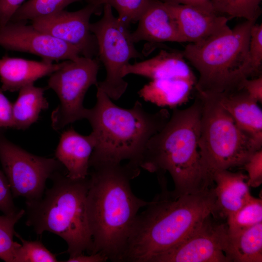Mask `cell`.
<instances>
[{"instance_id": "obj_1", "label": "cell", "mask_w": 262, "mask_h": 262, "mask_svg": "<svg viewBox=\"0 0 262 262\" xmlns=\"http://www.w3.org/2000/svg\"><path fill=\"white\" fill-rule=\"evenodd\" d=\"M140 169L129 162L90 166L86 200L92 239L90 254L100 253L108 260L121 262L139 210L148 203L136 196L130 185Z\"/></svg>"}, {"instance_id": "obj_2", "label": "cell", "mask_w": 262, "mask_h": 262, "mask_svg": "<svg viewBox=\"0 0 262 262\" xmlns=\"http://www.w3.org/2000/svg\"><path fill=\"white\" fill-rule=\"evenodd\" d=\"M159 181L162 190L138 213L121 262H150L180 242L214 211L213 186L181 194L169 191L165 178Z\"/></svg>"}, {"instance_id": "obj_3", "label": "cell", "mask_w": 262, "mask_h": 262, "mask_svg": "<svg viewBox=\"0 0 262 262\" xmlns=\"http://www.w3.org/2000/svg\"><path fill=\"white\" fill-rule=\"evenodd\" d=\"M201 109L197 95L189 107L173 109L165 125L148 141L139 163L140 168L158 177L169 173L176 193H195L214 186L199 151Z\"/></svg>"}, {"instance_id": "obj_4", "label": "cell", "mask_w": 262, "mask_h": 262, "mask_svg": "<svg viewBox=\"0 0 262 262\" xmlns=\"http://www.w3.org/2000/svg\"><path fill=\"white\" fill-rule=\"evenodd\" d=\"M97 88L96 104L87 108L85 118L92 127L90 134L95 144L89 166L127 160L140 167L148 141L168 121V111L162 108L150 113L138 100L131 108H123L115 105L100 88Z\"/></svg>"}, {"instance_id": "obj_5", "label": "cell", "mask_w": 262, "mask_h": 262, "mask_svg": "<svg viewBox=\"0 0 262 262\" xmlns=\"http://www.w3.org/2000/svg\"><path fill=\"white\" fill-rule=\"evenodd\" d=\"M52 186L39 199L26 201V224L37 234L49 231L66 241L69 257L87 251L92 239L89 228L86 200L88 176L74 180L60 171L50 178Z\"/></svg>"}, {"instance_id": "obj_6", "label": "cell", "mask_w": 262, "mask_h": 262, "mask_svg": "<svg viewBox=\"0 0 262 262\" xmlns=\"http://www.w3.org/2000/svg\"><path fill=\"white\" fill-rule=\"evenodd\" d=\"M255 22L245 20L228 32L185 46L183 56L199 74L197 92H229L241 88L245 79L256 77L248 61L250 31Z\"/></svg>"}, {"instance_id": "obj_7", "label": "cell", "mask_w": 262, "mask_h": 262, "mask_svg": "<svg viewBox=\"0 0 262 262\" xmlns=\"http://www.w3.org/2000/svg\"><path fill=\"white\" fill-rule=\"evenodd\" d=\"M197 95L202 102L199 151L203 168L213 180L214 171L243 166L262 148L237 127L214 94Z\"/></svg>"}, {"instance_id": "obj_8", "label": "cell", "mask_w": 262, "mask_h": 262, "mask_svg": "<svg viewBox=\"0 0 262 262\" xmlns=\"http://www.w3.org/2000/svg\"><path fill=\"white\" fill-rule=\"evenodd\" d=\"M129 27L114 16L108 4L103 6L101 18L90 25L97 42V57L106 72L104 80L98 82L96 87L112 100H118L127 89L128 83L123 74L124 67L131 59L143 57L135 47Z\"/></svg>"}, {"instance_id": "obj_9", "label": "cell", "mask_w": 262, "mask_h": 262, "mask_svg": "<svg viewBox=\"0 0 262 262\" xmlns=\"http://www.w3.org/2000/svg\"><path fill=\"white\" fill-rule=\"evenodd\" d=\"M100 61L97 57L80 56L64 61L62 66L49 75L48 87L57 94L59 104L51 115L52 128L58 131L67 125L85 119L83 99L88 89L98 83Z\"/></svg>"}, {"instance_id": "obj_10", "label": "cell", "mask_w": 262, "mask_h": 262, "mask_svg": "<svg viewBox=\"0 0 262 262\" xmlns=\"http://www.w3.org/2000/svg\"><path fill=\"white\" fill-rule=\"evenodd\" d=\"M0 161L13 197L40 198L47 180L63 166L56 159L31 154L9 140L0 129Z\"/></svg>"}, {"instance_id": "obj_11", "label": "cell", "mask_w": 262, "mask_h": 262, "mask_svg": "<svg viewBox=\"0 0 262 262\" xmlns=\"http://www.w3.org/2000/svg\"><path fill=\"white\" fill-rule=\"evenodd\" d=\"M222 220L208 215L180 242L150 262H229L224 253L228 227Z\"/></svg>"}, {"instance_id": "obj_12", "label": "cell", "mask_w": 262, "mask_h": 262, "mask_svg": "<svg viewBox=\"0 0 262 262\" xmlns=\"http://www.w3.org/2000/svg\"><path fill=\"white\" fill-rule=\"evenodd\" d=\"M85 1L87 4L78 11L68 12L64 9L38 17L31 20L32 25L75 48L81 56L97 57L98 44L90 30V19L93 14H100L103 7Z\"/></svg>"}, {"instance_id": "obj_13", "label": "cell", "mask_w": 262, "mask_h": 262, "mask_svg": "<svg viewBox=\"0 0 262 262\" xmlns=\"http://www.w3.org/2000/svg\"><path fill=\"white\" fill-rule=\"evenodd\" d=\"M0 46L8 50L36 55L49 61L74 60L81 56L71 45L42 32L26 21L0 26Z\"/></svg>"}, {"instance_id": "obj_14", "label": "cell", "mask_w": 262, "mask_h": 262, "mask_svg": "<svg viewBox=\"0 0 262 262\" xmlns=\"http://www.w3.org/2000/svg\"><path fill=\"white\" fill-rule=\"evenodd\" d=\"M166 4L177 22L183 43H197L231 29L228 25L229 19L214 12L191 5Z\"/></svg>"}, {"instance_id": "obj_15", "label": "cell", "mask_w": 262, "mask_h": 262, "mask_svg": "<svg viewBox=\"0 0 262 262\" xmlns=\"http://www.w3.org/2000/svg\"><path fill=\"white\" fill-rule=\"evenodd\" d=\"M137 22L136 29L131 33L134 43H183L172 13L166 4L159 0H149Z\"/></svg>"}, {"instance_id": "obj_16", "label": "cell", "mask_w": 262, "mask_h": 262, "mask_svg": "<svg viewBox=\"0 0 262 262\" xmlns=\"http://www.w3.org/2000/svg\"><path fill=\"white\" fill-rule=\"evenodd\" d=\"M213 94L237 127L262 147V111L258 102L243 88Z\"/></svg>"}, {"instance_id": "obj_17", "label": "cell", "mask_w": 262, "mask_h": 262, "mask_svg": "<svg viewBox=\"0 0 262 262\" xmlns=\"http://www.w3.org/2000/svg\"><path fill=\"white\" fill-rule=\"evenodd\" d=\"M212 179L215 197L212 215L217 218L226 219L252 196L247 183V175L242 172L216 170L213 173Z\"/></svg>"}, {"instance_id": "obj_18", "label": "cell", "mask_w": 262, "mask_h": 262, "mask_svg": "<svg viewBox=\"0 0 262 262\" xmlns=\"http://www.w3.org/2000/svg\"><path fill=\"white\" fill-rule=\"evenodd\" d=\"M92 135H83L71 127L61 134L55 150V158L66 170V175L74 180L86 178L89 161L94 148Z\"/></svg>"}, {"instance_id": "obj_19", "label": "cell", "mask_w": 262, "mask_h": 262, "mask_svg": "<svg viewBox=\"0 0 262 262\" xmlns=\"http://www.w3.org/2000/svg\"><path fill=\"white\" fill-rule=\"evenodd\" d=\"M64 61L60 63L42 60L41 61L11 57L6 54L0 59V89L11 92L34 84L37 80L50 75L61 68Z\"/></svg>"}, {"instance_id": "obj_20", "label": "cell", "mask_w": 262, "mask_h": 262, "mask_svg": "<svg viewBox=\"0 0 262 262\" xmlns=\"http://www.w3.org/2000/svg\"><path fill=\"white\" fill-rule=\"evenodd\" d=\"M124 77L135 74L151 80L185 78L197 80L193 71L186 62L182 51L162 49L148 59L129 64L123 70Z\"/></svg>"}, {"instance_id": "obj_21", "label": "cell", "mask_w": 262, "mask_h": 262, "mask_svg": "<svg viewBox=\"0 0 262 262\" xmlns=\"http://www.w3.org/2000/svg\"><path fill=\"white\" fill-rule=\"evenodd\" d=\"M196 82L185 78L151 80L139 91L138 94L146 101L173 109L188 101Z\"/></svg>"}, {"instance_id": "obj_22", "label": "cell", "mask_w": 262, "mask_h": 262, "mask_svg": "<svg viewBox=\"0 0 262 262\" xmlns=\"http://www.w3.org/2000/svg\"><path fill=\"white\" fill-rule=\"evenodd\" d=\"M224 253L229 262H262V223L228 232Z\"/></svg>"}, {"instance_id": "obj_23", "label": "cell", "mask_w": 262, "mask_h": 262, "mask_svg": "<svg viewBox=\"0 0 262 262\" xmlns=\"http://www.w3.org/2000/svg\"><path fill=\"white\" fill-rule=\"evenodd\" d=\"M46 89L31 84L18 91V96L12 106L14 129L28 128L37 121L41 112L48 108L49 103L44 96Z\"/></svg>"}, {"instance_id": "obj_24", "label": "cell", "mask_w": 262, "mask_h": 262, "mask_svg": "<svg viewBox=\"0 0 262 262\" xmlns=\"http://www.w3.org/2000/svg\"><path fill=\"white\" fill-rule=\"evenodd\" d=\"M216 13L227 17L257 21L262 13V0H208Z\"/></svg>"}, {"instance_id": "obj_25", "label": "cell", "mask_w": 262, "mask_h": 262, "mask_svg": "<svg viewBox=\"0 0 262 262\" xmlns=\"http://www.w3.org/2000/svg\"><path fill=\"white\" fill-rule=\"evenodd\" d=\"M82 0H28L13 15L10 21H27L64 10L71 3Z\"/></svg>"}, {"instance_id": "obj_26", "label": "cell", "mask_w": 262, "mask_h": 262, "mask_svg": "<svg viewBox=\"0 0 262 262\" xmlns=\"http://www.w3.org/2000/svg\"><path fill=\"white\" fill-rule=\"evenodd\" d=\"M229 233H234L262 223V200L253 196L226 218Z\"/></svg>"}, {"instance_id": "obj_27", "label": "cell", "mask_w": 262, "mask_h": 262, "mask_svg": "<svg viewBox=\"0 0 262 262\" xmlns=\"http://www.w3.org/2000/svg\"><path fill=\"white\" fill-rule=\"evenodd\" d=\"M24 214L25 210L20 209L14 214L0 215V259L4 262H15L21 244L14 241L16 233L14 227Z\"/></svg>"}, {"instance_id": "obj_28", "label": "cell", "mask_w": 262, "mask_h": 262, "mask_svg": "<svg viewBox=\"0 0 262 262\" xmlns=\"http://www.w3.org/2000/svg\"><path fill=\"white\" fill-rule=\"evenodd\" d=\"M98 5L108 4L116 10L117 18L130 26L137 22L150 0H87Z\"/></svg>"}, {"instance_id": "obj_29", "label": "cell", "mask_w": 262, "mask_h": 262, "mask_svg": "<svg viewBox=\"0 0 262 262\" xmlns=\"http://www.w3.org/2000/svg\"><path fill=\"white\" fill-rule=\"evenodd\" d=\"M15 236L21 242L16 254L15 262H58L55 255L49 251L41 241L26 240L16 232Z\"/></svg>"}, {"instance_id": "obj_30", "label": "cell", "mask_w": 262, "mask_h": 262, "mask_svg": "<svg viewBox=\"0 0 262 262\" xmlns=\"http://www.w3.org/2000/svg\"><path fill=\"white\" fill-rule=\"evenodd\" d=\"M249 65L257 77L262 75V24L255 22L251 27L248 52Z\"/></svg>"}, {"instance_id": "obj_31", "label": "cell", "mask_w": 262, "mask_h": 262, "mask_svg": "<svg viewBox=\"0 0 262 262\" xmlns=\"http://www.w3.org/2000/svg\"><path fill=\"white\" fill-rule=\"evenodd\" d=\"M243 166L247 173L248 186L259 187L262 183V148L255 151Z\"/></svg>"}, {"instance_id": "obj_32", "label": "cell", "mask_w": 262, "mask_h": 262, "mask_svg": "<svg viewBox=\"0 0 262 262\" xmlns=\"http://www.w3.org/2000/svg\"><path fill=\"white\" fill-rule=\"evenodd\" d=\"M8 181L3 172L0 170V211L4 214L15 213L20 209L16 207Z\"/></svg>"}, {"instance_id": "obj_33", "label": "cell", "mask_w": 262, "mask_h": 262, "mask_svg": "<svg viewBox=\"0 0 262 262\" xmlns=\"http://www.w3.org/2000/svg\"><path fill=\"white\" fill-rule=\"evenodd\" d=\"M12 106L0 88V129L13 128Z\"/></svg>"}, {"instance_id": "obj_34", "label": "cell", "mask_w": 262, "mask_h": 262, "mask_svg": "<svg viewBox=\"0 0 262 262\" xmlns=\"http://www.w3.org/2000/svg\"><path fill=\"white\" fill-rule=\"evenodd\" d=\"M249 96L259 103H262V75L244 80L241 84Z\"/></svg>"}, {"instance_id": "obj_35", "label": "cell", "mask_w": 262, "mask_h": 262, "mask_svg": "<svg viewBox=\"0 0 262 262\" xmlns=\"http://www.w3.org/2000/svg\"><path fill=\"white\" fill-rule=\"evenodd\" d=\"M25 0H0V26L8 23Z\"/></svg>"}, {"instance_id": "obj_36", "label": "cell", "mask_w": 262, "mask_h": 262, "mask_svg": "<svg viewBox=\"0 0 262 262\" xmlns=\"http://www.w3.org/2000/svg\"><path fill=\"white\" fill-rule=\"evenodd\" d=\"M164 3L173 4H187L196 6L206 10L214 12L208 0H159ZM216 13V12H215Z\"/></svg>"}, {"instance_id": "obj_37", "label": "cell", "mask_w": 262, "mask_h": 262, "mask_svg": "<svg viewBox=\"0 0 262 262\" xmlns=\"http://www.w3.org/2000/svg\"><path fill=\"white\" fill-rule=\"evenodd\" d=\"M108 260L107 257L100 253L89 254L85 255L84 253L79 255L69 257L65 261L67 262H103Z\"/></svg>"}]
</instances>
